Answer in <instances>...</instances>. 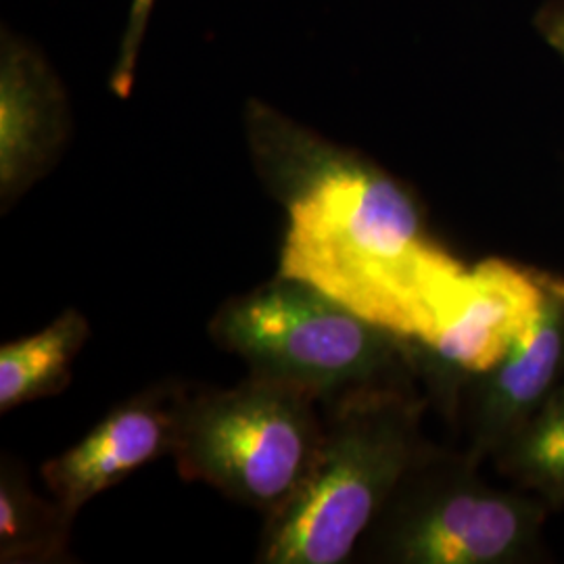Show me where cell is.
<instances>
[{
  "mask_svg": "<svg viewBox=\"0 0 564 564\" xmlns=\"http://www.w3.org/2000/svg\"><path fill=\"white\" fill-rule=\"evenodd\" d=\"M245 134L258 176L286 212L279 272L405 341L424 337L466 265L431 235L414 191L258 99L245 105Z\"/></svg>",
  "mask_w": 564,
  "mask_h": 564,
  "instance_id": "obj_1",
  "label": "cell"
},
{
  "mask_svg": "<svg viewBox=\"0 0 564 564\" xmlns=\"http://www.w3.org/2000/svg\"><path fill=\"white\" fill-rule=\"evenodd\" d=\"M542 41L564 61V0H544L533 15Z\"/></svg>",
  "mask_w": 564,
  "mask_h": 564,
  "instance_id": "obj_14",
  "label": "cell"
},
{
  "mask_svg": "<svg viewBox=\"0 0 564 564\" xmlns=\"http://www.w3.org/2000/svg\"><path fill=\"white\" fill-rule=\"evenodd\" d=\"M88 337L86 316L69 307L39 333L4 343L0 347V412L7 414L63 393Z\"/></svg>",
  "mask_w": 564,
  "mask_h": 564,
  "instance_id": "obj_10",
  "label": "cell"
},
{
  "mask_svg": "<svg viewBox=\"0 0 564 564\" xmlns=\"http://www.w3.org/2000/svg\"><path fill=\"white\" fill-rule=\"evenodd\" d=\"M155 7V0H132L130 4V15L126 23V32L121 39L120 57L116 63V69L111 74V90L120 97L128 99L134 82V72H137V61H139V51H141L147 23L151 18V11Z\"/></svg>",
  "mask_w": 564,
  "mask_h": 564,
  "instance_id": "obj_13",
  "label": "cell"
},
{
  "mask_svg": "<svg viewBox=\"0 0 564 564\" xmlns=\"http://www.w3.org/2000/svg\"><path fill=\"white\" fill-rule=\"evenodd\" d=\"M468 452L431 445L403 475L358 545L372 564H529L544 554L550 506L496 487Z\"/></svg>",
  "mask_w": 564,
  "mask_h": 564,
  "instance_id": "obj_4",
  "label": "cell"
},
{
  "mask_svg": "<svg viewBox=\"0 0 564 564\" xmlns=\"http://www.w3.org/2000/svg\"><path fill=\"white\" fill-rule=\"evenodd\" d=\"M74 517L30 484V473L11 454L0 458V563H74L69 535Z\"/></svg>",
  "mask_w": 564,
  "mask_h": 564,
  "instance_id": "obj_11",
  "label": "cell"
},
{
  "mask_svg": "<svg viewBox=\"0 0 564 564\" xmlns=\"http://www.w3.org/2000/svg\"><path fill=\"white\" fill-rule=\"evenodd\" d=\"M318 405L300 387L253 375L230 389H191L174 452L182 479L268 519L310 475L323 442Z\"/></svg>",
  "mask_w": 564,
  "mask_h": 564,
  "instance_id": "obj_5",
  "label": "cell"
},
{
  "mask_svg": "<svg viewBox=\"0 0 564 564\" xmlns=\"http://www.w3.org/2000/svg\"><path fill=\"white\" fill-rule=\"evenodd\" d=\"M494 464L550 508L564 505V379Z\"/></svg>",
  "mask_w": 564,
  "mask_h": 564,
  "instance_id": "obj_12",
  "label": "cell"
},
{
  "mask_svg": "<svg viewBox=\"0 0 564 564\" xmlns=\"http://www.w3.org/2000/svg\"><path fill=\"white\" fill-rule=\"evenodd\" d=\"M188 387L163 381L118 403L78 444L42 466L51 496L69 517L142 466L174 456Z\"/></svg>",
  "mask_w": 564,
  "mask_h": 564,
  "instance_id": "obj_7",
  "label": "cell"
},
{
  "mask_svg": "<svg viewBox=\"0 0 564 564\" xmlns=\"http://www.w3.org/2000/svg\"><path fill=\"white\" fill-rule=\"evenodd\" d=\"M207 330L249 375L300 387L321 405L366 389H419L403 337L281 272L224 302Z\"/></svg>",
  "mask_w": 564,
  "mask_h": 564,
  "instance_id": "obj_3",
  "label": "cell"
},
{
  "mask_svg": "<svg viewBox=\"0 0 564 564\" xmlns=\"http://www.w3.org/2000/svg\"><path fill=\"white\" fill-rule=\"evenodd\" d=\"M540 270L502 258L466 265L431 330L408 341L429 405L454 423L464 389L505 358L544 307Z\"/></svg>",
  "mask_w": 564,
  "mask_h": 564,
  "instance_id": "obj_6",
  "label": "cell"
},
{
  "mask_svg": "<svg viewBox=\"0 0 564 564\" xmlns=\"http://www.w3.org/2000/svg\"><path fill=\"white\" fill-rule=\"evenodd\" d=\"M544 307L500 362L464 389L456 410L464 452L496 460L564 379V279L542 272Z\"/></svg>",
  "mask_w": 564,
  "mask_h": 564,
  "instance_id": "obj_8",
  "label": "cell"
},
{
  "mask_svg": "<svg viewBox=\"0 0 564 564\" xmlns=\"http://www.w3.org/2000/svg\"><path fill=\"white\" fill-rule=\"evenodd\" d=\"M69 130V105L61 82L34 48L4 34L0 63L2 214L51 172Z\"/></svg>",
  "mask_w": 564,
  "mask_h": 564,
  "instance_id": "obj_9",
  "label": "cell"
},
{
  "mask_svg": "<svg viewBox=\"0 0 564 564\" xmlns=\"http://www.w3.org/2000/svg\"><path fill=\"white\" fill-rule=\"evenodd\" d=\"M318 454L300 491L263 524L260 564L351 561L403 475L431 444L416 387L366 389L323 405Z\"/></svg>",
  "mask_w": 564,
  "mask_h": 564,
  "instance_id": "obj_2",
  "label": "cell"
}]
</instances>
